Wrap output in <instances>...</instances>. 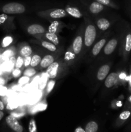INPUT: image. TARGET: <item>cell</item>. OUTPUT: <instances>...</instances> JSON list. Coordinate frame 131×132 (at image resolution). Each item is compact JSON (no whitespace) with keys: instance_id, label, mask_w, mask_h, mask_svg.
Here are the masks:
<instances>
[{"instance_id":"1","label":"cell","mask_w":131,"mask_h":132,"mask_svg":"<svg viewBox=\"0 0 131 132\" xmlns=\"http://www.w3.org/2000/svg\"><path fill=\"white\" fill-rule=\"evenodd\" d=\"M131 52V28L127 27L123 34L121 39V52L123 59L127 61Z\"/></svg>"},{"instance_id":"2","label":"cell","mask_w":131,"mask_h":132,"mask_svg":"<svg viewBox=\"0 0 131 132\" xmlns=\"http://www.w3.org/2000/svg\"><path fill=\"white\" fill-rule=\"evenodd\" d=\"M96 27L92 23H90L86 27L83 33V45L86 47H90L95 41L96 37Z\"/></svg>"},{"instance_id":"3","label":"cell","mask_w":131,"mask_h":132,"mask_svg":"<svg viewBox=\"0 0 131 132\" xmlns=\"http://www.w3.org/2000/svg\"><path fill=\"white\" fill-rule=\"evenodd\" d=\"M1 10L6 14H21L25 12V6L17 2L8 3L1 8Z\"/></svg>"},{"instance_id":"4","label":"cell","mask_w":131,"mask_h":132,"mask_svg":"<svg viewBox=\"0 0 131 132\" xmlns=\"http://www.w3.org/2000/svg\"><path fill=\"white\" fill-rule=\"evenodd\" d=\"M5 123L12 132H24V128L17 119L13 115H9L5 118Z\"/></svg>"},{"instance_id":"5","label":"cell","mask_w":131,"mask_h":132,"mask_svg":"<svg viewBox=\"0 0 131 132\" xmlns=\"http://www.w3.org/2000/svg\"><path fill=\"white\" fill-rule=\"evenodd\" d=\"M83 33L84 32H83V31H81L80 33L74 37L72 43L71 48L77 55H79L82 50L83 45Z\"/></svg>"},{"instance_id":"6","label":"cell","mask_w":131,"mask_h":132,"mask_svg":"<svg viewBox=\"0 0 131 132\" xmlns=\"http://www.w3.org/2000/svg\"><path fill=\"white\" fill-rule=\"evenodd\" d=\"M118 43H119L118 38H113L109 40L104 46V52L105 55H109L113 54L118 46Z\"/></svg>"},{"instance_id":"7","label":"cell","mask_w":131,"mask_h":132,"mask_svg":"<svg viewBox=\"0 0 131 132\" xmlns=\"http://www.w3.org/2000/svg\"><path fill=\"white\" fill-rule=\"evenodd\" d=\"M131 117V109L127 108L123 112H121L120 114L118 116L116 121L115 126L116 127H120L122 125H124Z\"/></svg>"},{"instance_id":"8","label":"cell","mask_w":131,"mask_h":132,"mask_svg":"<svg viewBox=\"0 0 131 132\" xmlns=\"http://www.w3.org/2000/svg\"><path fill=\"white\" fill-rule=\"evenodd\" d=\"M119 81V74L117 72H112L108 74L105 79V86L107 88H112L114 87Z\"/></svg>"},{"instance_id":"9","label":"cell","mask_w":131,"mask_h":132,"mask_svg":"<svg viewBox=\"0 0 131 132\" xmlns=\"http://www.w3.org/2000/svg\"><path fill=\"white\" fill-rule=\"evenodd\" d=\"M47 15L52 19H59L66 17L68 14L66 10L62 9H55L46 12Z\"/></svg>"},{"instance_id":"10","label":"cell","mask_w":131,"mask_h":132,"mask_svg":"<svg viewBox=\"0 0 131 132\" xmlns=\"http://www.w3.org/2000/svg\"><path fill=\"white\" fill-rule=\"evenodd\" d=\"M60 64L58 62H53L50 66H49L46 69V72L50 79H55L57 76Z\"/></svg>"},{"instance_id":"11","label":"cell","mask_w":131,"mask_h":132,"mask_svg":"<svg viewBox=\"0 0 131 132\" xmlns=\"http://www.w3.org/2000/svg\"><path fill=\"white\" fill-rule=\"evenodd\" d=\"M110 70V67L109 64H106L101 66L99 68L97 73H96V78H97V79L100 81H103L104 80H105L107 76L109 74Z\"/></svg>"},{"instance_id":"12","label":"cell","mask_w":131,"mask_h":132,"mask_svg":"<svg viewBox=\"0 0 131 132\" xmlns=\"http://www.w3.org/2000/svg\"><path fill=\"white\" fill-rule=\"evenodd\" d=\"M27 32L30 35L42 34L46 32V30L41 24H32L28 27Z\"/></svg>"},{"instance_id":"13","label":"cell","mask_w":131,"mask_h":132,"mask_svg":"<svg viewBox=\"0 0 131 132\" xmlns=\"http://www.w3.org/2000/svg\"><path fill=\"white\" fill-rule=\"evenodd\" d=\"M107 43L106 38H102L95 43L94 46L92 48V55L93 56H97L100 52H101V49L104 47Z\"/></svg>"},{"instance_id":"14","label":"cell","mask_w":131,"mask_h":132,"mask_svg":"<svg viewBox=\"0 0 131 132\" xmlns=\"http://www.w3.org/2000/svg\"><path fill=\"white\" fill-rule=\"evenodd\" d=\"M104 9V5H101V3L98 1H94L90 4L89 6V10L90 12L92 14H98L103 11Z\"/></svg>"},{"instance_id":"15","label":"cell","mask_w":131,"mask_h":132,"mask_svg":"<svg viewBox=\"0 0 131 132\" xmlns=\"http://www.w3.org/2000/svg\"><path fill=\"white\" fill-rule=\"evenodd\" d=\"M53 62H55L54 57L50 54H48L44 56V57L41 59V61L40 63V67L41 68H47Z\"/></svg>"},{"instance_id":"16","label":"cell","mask_w":131,"mask_h":132,"mask_svg":"<svg viewBox=\"0 0 131 132\" xmlns=\"http://www.w3.org/2000/svg\"><path fill=\"white\" fill-rule=\"evenodd\" d=\"M96 26L101 31H105L110 27V22L106 18H100L96 21Z\"/></svg>"},{"instance_id":"17","label":"cell","mask_w":131,"mask_h":132,"mask_svg":"<svg viewBox=\"0 0 131 132\" xmlns=\"http://www.w3.org/2000/svg\"><path fill=\"white\" fill-rule=\"evenodd\" d=\"M66 11L67 12L68 14L71 15L73 18H80L82 16V14L79 9L77 7L73 6H68L66 9Z\"/></svg>"},{"instance_id":"18","label":"cell","mask_w":131,"mask_h":132,"mask_svg":"<svg viewBox=\"0 0 131 132\" xmlns=\"http://www.w3.org/2000/svg\"><path fill=\"white\" fill-rule=\"evenodd\" d=\"M84 130L86 132H98V125L96 121H91L86 124Z\"/></svg>"},{"instance_id":"19","label":"cell","mask_w":131,"mask_h":132,"mask_svg":"<svg viewBox=\"0 0 131 132\" xmlns=\"http://www.w3.org/2000/svg\"><path fill=\"white\" fill-rule=\"evenodd\" d=\"M32 54V49L30 45H25L21 46L19 50V54L23 57H26L27 56H30Z\"/></svg>"},{"instance_id":"20","label":"cell","mask_w":131,"mask_h":132,"mask_svg":"<svg viewBox=\"0 0 131 132\" xmlns=\"http://www.w3.org/2000/svg\"><path fill=\"white\" fill-rule=\"evenodd\" d=\"M44 37H46V39L48 40L50 42L52 43L55 45H59V39L57 35L56 34L50 33V32H45Z\"/></svg>"},{"instance_id":"21","label":"cell","mask_w":131,"mask_h":132,"mask_svg":"<svg viewBox=\"0 0 131 132\" xmlns=\"http://www.w3.org/2000/svg\"><path fill=\"white\" fill-rule=\"evenodd\" d=\"M76 55H77L74 53L71 46H70L66 52L65 53V55H64V61L66 62H68V63H71V62L73 61H74L75 59Z\"/></svg>"},{"instance_id":"22","label":"cell","mask_w":131,"mask_h":132,"mask_svg":"<svg viewBox=\"0 0 131 132\" xmlns=\"http://www.w3.org/2000/svg\"><path fill=\"white\" fill-rule=\"evenodd\" d=\"M41 45L42 47L47 49L48 50H49L50 52H55L57 50L56 45H54L52 43L50 42V41H42L41 42Z\"/></svg>"},{"instance_id":"23","label":"cell","mask_w":131,"mask_h":132,"mask_svg":"<svg viewBox=\"0 0 131 132\" xmlns=\"http://www.w3.org/2000/svg\"><path fill=\"white\" fill-rule=\"evenodd\" d=\"M41 55H38V54H34L33 56L31 58V62H30V67L32 68H34V67H37L39 64H40V63L41 61Z\"/></svg>"},{"instance_id":"24","label":"cell","mask_w":131,"mask_h":132,"mask_svg":"<svg viewBox=\"0 0 131 132\" xmlns=\"http://www.w3.org/2000/svg\"><path fill=\"white\" fill-rule=\"evenodd\" d=\"M59 26H60V23L57 21H54L51 23V24L49 27L48 32H50V33L56 34L58 30H59Z\"/></svg>"},{"instance_id":"25","label":"cell","mask_w":131,"mask_h":132,"mask_svg":"<svg viewBox=\"0 0 131 132\" xmlns=\"http://www.w3.org/2000/svg\"><path fill=\"white\" fill-rule=\"evenodd\" d=\"M13 55H14V51L12 49H7L1 54V60L3 61H7Z\"/></svg>"},{"instance_id":"26","label":"cell","mask_w":131,"mask_h":132,"mask_svg":"<svg viewBox=\"0 0 131 132\" xmlns=\"http://www.w3.org/2000/svg\"><path fill=\"white\" fill-rule=\"evenodd\" d=\"M13 42V37L12 36H8L4 37L1 41V47L2 48H6L8 46H10Z\"/></svg>"},{"instance_id":"27","label":"cell","mask_w":131,"mask_h":132,"mask_svg":"<svg viewBox=\"0 0 131 132\" xmlns=\"http://www.w3.org/2000/svg\"><path fill=\"white\" fill-rule=\"evenodd\" d=\"M48 78V74L46 73H43L42 75L41 79H39V88L41 90H42V89L44 88Z\"/></svg>"},{"instance_id":"28","label":"cell","mask_w":131,"mask_h":132,"mask_svg":"<svg viewBox=\"0 0 131 132\" xmlns=\"http://www.w3.org/2000/svg\"><path fill=\"white\" fill-rule=\"evenodd\" d=\"M96 1L103 5H106V6H109L113 8H118L116 5L114 4L111 0H96Z\"/></svg>"},{"instance_id":"29","label":"cell","mask_w":131,"mask_h":132,"mask_svg":"<svg viewBox=\"0 0 131 132\" xmlns=\"http://www.w3.org/2000/svg\"><path fill=\"white\" fill-rule=\"evenodd\" d=\"M24 64V59L22 56L19 55L17 58L16 61H15V67L16 68H19L20 69L22 67Z\"/></svg>"},{"instance_id":"30","label":"cell","mask_w":131,"mask_h":132,"mask_svg":"<svg viewBox=\"0 0 131 132\" xmlns=\"http://www.w3.org/2000/svg\"><path fill=\"white\" fill-rule=\"evenodd\" d=\"M28 129H29V132H37L35 121L33 119H31L30 121Z\"/></svg>"},{"instance_id":"31","label":"cell","mask_w":131,"mask_h":132,"mask_svg":"<svg viewBox=\"0 0 131 132\" xmlns=\"http://www.w3.org/2000/svg\"><path fill=\"white\" fill-rule=\"evenodd\" d=\"M36 73V70L35 69H33V68H28V69L26 70L24 72V75L27 77H32V76H34Z\"/></svg>"},{"instance_id":"32","label":"cell","mask_w":131,"mask_h":132,"mask_svg":"<svg viewBox=\"0 0 131 132\" xmlns=\"http://www.w3.org/2000/svg\"><path fill=\"white\" fill-rule=\"evenodd\" d=\"M8 19V16L7 14L3 13V14H0V26L3 25L5 23Z\"/></svg>"},{"instance_id":"33","label":"cell","mask_w":131,"mask_h":132,"mask_svg":"<svg viewBox=\"0 0 131 132\" xmlns=\"http://www.w3.org/2000/svg\"><path fill=\"white\" fill-rule=\"evenodd\" d=\"M55 81L54 80H51L50 82L48 83L47 87H46V92L50 93V92L52 90V89L53 88L54 86H55Z\"/></svg>"},{"instance_id":"34","label":"cell","mask_w":131,"mask_h":132,"mask_svg":"<svg viewBox=\"0 0 131 132\" xmlns=\"http://www.w3.org/2000/svg\"><path fill=\"white\" fill-rule=\"evenodd\" d=\"M29 81L30 77L24 76L22 77L21 78H20V79L19 80V84H20V85H24V84H26L27 82H28Z\"/></svg>"},{"instance_id":"35","label":"cell","mask_w":131,"mask_h":132,"mask_svg":"<svg viewBox=\"0 0 131 132\" xmlns=\"http://www.w3.org/2000/svg\"><path fill=\"white\" fill-rule=\"evenodd\" d=\"M31 56H27L26 57L25 59L24 60V67H28L29 65H30V62H31Z\"/></svg>"},{"instance_id":"36","label":"cell","mask_w":131,"mask_h":132,"mask_svg":"<svg viewBox=\"0 0 131 132\" xmlns=\"http://www.w3.org/2000/svg\"><path fill=\"white\" fill-rule=\"evenodd\" d=\"M21 71L19 68H15V69L12 70V75L14 77H17L21 74Z\"/></svg>"},{"instance_id":"37","label":"cell","mask_w":131,"mask_h":132,"mask_svg":"<svg viewBox=\"0 0 131 132\" xmlns=\"http://www.w3.org/2000/svg\"><path fill=\"white\" fill-rule=\"evenodd\" d=\"M119 79H121L122 81H127L128 77H127V75L126 74L125 72H122L119 75Z\"/></svg>"},{"instance_id":"38","label":"cell","mask_w":131,"mask_h":132,"mask_svg":"<svg viewBox=\"0 0 131 132\" xmlns=\"http://www.w3.org/2000/svg\"><path fill=\"white\" fill-rule=\"evenodd\" d=\"M8 92V90L6 87H0V96H4Z\"/></svg>"},{"instance_id":"39","label":"cell","mask_w":131,"mask_h":132,"mask_svg":"<svg viewBox=\"0 0 131 132\" xmlns=\"http://www.w3.org/2000/svg\"><path fill=\"white\" fill-rule=\"evenodd\" d=\"M128 83V89H129V91L131 92V66L130 67V72L129 75L128 76V79H127Z\"/></svg>"},{"instance_id":"40","label":"cell","mask_w":131,"mask_h":132,"mask_svg":"<svg viewBox=\"0 0 131 132\" xmlns=\"http://www.w3.org/2000/svg\"><path fill=\"white\" fill-rule=\"evenodd\" d=\"M15 107H16V104H15V103H14V102H9V103H8V109H13V108H15Z\"/></svg>"},{"instance_id":"41","label":"cell","mask_w":131,"mask_h":132,"mask_svg":"<svg viewBox=\"0 0 131 132\" xmlns=\"http://www.w3.org/2000/svg\"><path fill=\"white\" fill-rule=\"evenodd\" d=\"M126 106H127V108L131 109V95L128 96V99H127V103H126Z\"/></svg>"},{"instance_id":"42","label":"cell","mask_w":131,"mask_h":132,"mask_svg":"<svg viewBox=\"0 0 131 132\" xmlns=\"http://www.w3.org/2000/svg\"><path fill=\"white\" fill-rule=\"evenodd\" d=\"M74 132H86V131H85V130L83 128L79 126V127L77 128L74 130Z\"/></svg>"},{"instance_id":"43","label":"cell","mask_w":131,"mask_h":132,"mask_svg":"<svg viewBox=\"0 0 131 132\" xmlns=\"http://www.w3.org/2000/svg\"><path fill=\"white\" fill-rule=\"evenodd\" d=\"M5 108V106L4 104V103H3L2 101L0 100V110L3 111Z\"/></svg>"},{"instance_id":"44","label":"cell","mask_w":131,"mask_h":132,"mask_svg":"<svg viewBox=\"0 0 131 132\" xmlns=\"http://www.w3.org/2000/svg\"><path fill=\"white\" fill-rule=\"evenodd\" d=\"M4 73V70H3V64H0V76L3 74Z\"/></svg>"},{"instance_id":"45","label":"cell","mask_w":131,"mask_h":132,"mask_svg":"<svg viewBox=\"0 0 131 132\" xmlns=\"http://www.w3.org/2000/svg\"><path fill=\"white\" fill-rule=\"evenodd\" d=\"M4 116H5V113L3 112L2 110H0V121L3 119V118L4 117Z\"/></svg>"},{"instance_id":"46","label":"cell","mask_w":131,"mask_h":132,"mask_svg":"<svg viewBox=\"0 0 131 132\" xmlns=\"http://www.w3.org/2000/svg\"><path fill=\"white\" fill-rule=\"evenodd\" d=\"M1 54H2V53H0V61L1 60Z\"/></svg>"}]
</instances>
